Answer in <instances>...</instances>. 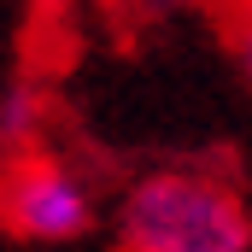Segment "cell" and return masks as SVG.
I'll list each match as a JSON object with an SVG mask.
<instances>
[{"mask_svg": "<svg viewBox=\"0 0 252 252\" xmlns=\"http://www.w3.org/2000/svg\"><path fill=\"white\" fill-rule=\"evenodd\" d=\"M141 6H158V12H188V6H229V0H141Z\"/></svg>", "mask_w": 252, "mask_h": 252, "instance_id": "5", "label": "cell"}, {"mask_svg": "<svg viewBox=\"0 0 252 252\" xmlns=\"http://www.w3.org/2000/svg\"><path fill=\"white\" fill-rule=\"evenodd\" d=\"M94 182L47 147H18L0 164V229L30 247H70L94 229Z\"/></svg>", "mask_w": 252, "mask_h": 252, "instance_id": "2", "label": "cell"}, {"mask_svg": "<svg viewBox=\"0 0 252 252\" xmlns=\"http://www.w3.org/2000/svg\"><path fill=\"white\" fill-rule=\"evenodd\" d=\"M35 129H41V100L30 88H12L6 106H0V141H6V153L35 147Z\"/></svg>", "mask_w": 252, "mask_h": 252, "instance_id": "3", "label": "cell"}, {"mask_svg": "<svg viewBox=\"0 0 252 252\" xmlns=\"http://www.w3.org/2000/svg\"><path fill=\"white\" fill-rule=\"evenodd\" d=\"M229 59L252 88V0H229Z\"/></svg>", "mask_w": 252, "mask_h": 252, "instance_id": "4", "label": "cell"}, {"mask_svg": "<svg viewBox=\"0 0 252 252\" xmlns=\"http://www.w3.org/2000/svg\"><path fill=\"white\" fill-rule=\"evenodd\" d=\"M118 252H252V205L211 164L141 170L112 205Z\"/></svg>", "mask_w": 252, "mask_h": 252, "instance_id": "1", "label": "cell"}]
</instances>
